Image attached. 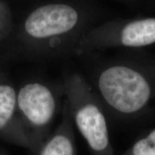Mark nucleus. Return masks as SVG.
<instances>
[{"instance_id":"1","label":"nucleus","mask_w":155,"mask_h":155,"mask_svg":"<svg viewBox=\"0 0 155 155\" xmlns=\"http://www.w3.org/2000/svg\"><path fill=\"white\" fill-rule=\"evenodd\" d=\"M104 19L75 0H40L15 23L5 55L9 61L42 62L74 58L79 42Z\"/></svg>"},{"instance_id":"2","label":"nucleus","mask_w":155,"mask_h":155,"mask_svg":"<svg viewBox=\"0 0 155 155\" xmlns=\"http://www.w3.org/2000/svg\"><path fill=\"white\" fill-rule=\"evenodd\" d=\"M113 50L78 57L81 71L106 112L124 119L155 114V53L144 49Z\"/></svg>"},{"instance_id":"3","label":"nucleus","mask_w":155,"mask_h":155,"mask_svg":"<svg viewBox=\"0 0 155 155\" xmlns=\"http://www.w3.org/2000/svg\"><path fill=\"white\" fill-rule=\"evenodd\" d=\"M61 82L73 124L94 155H113L106 112L100 98L81 71L64 69Z\"/></svg>"},{"instance_id":"4","label":"nucleus","mask_w":155,"mask_h":155,"mask_svg":"<svg viewBox=\"0 0 155 155\" xmlns=\"http://www.w3.org/2000/svg\"><path fill=\"white\" fill-rule=\"evenodd\" d=\"M64 96L61 80L32 78L17 86L19 116L33 141L37 153L50 134Z\"/></svg>"},{"instance_id":"5","label":"nucleus","mask_w":155,"mask_h":155,"mask_svg":"<svg viewBox=\"0 0 155 155\" xmlns=\"http://www.w3.org/2000/svg\"><path fill=\"white\" fill-rule=\"evenodd\" d=\"M155 44V17L105 20L83 35L74 58L94 52L144 49Z\"/></svg>"},{"instance_id":"6","label":"nucleus","mask_w":155,"mask_h":155,"mask_svg":"<svg viewBox=\"0 0 155 155\" xmlns=\"http://www.w3.org/2000/svg\"><path fill=\"white\" fill-rule=\"evenodd\" d=\"M0 139L36 155L35 146L19 116L17 85L5 68L0 70Z\"/></svg>"},{"instance_id":"7","label":"nucleus","mask_w":155,"mask_h":155,"mask_svg":"<svg viewBox=\"0 0 155 155\" xmlns=\"http://www.w3.org/2000/svg\"><path fill=\"white\" fill-rule=\"evenodd\" d=\"M36 155H76L74 124L65 97L61 122L44 141Z\"/></svg>"},{"instance_id":"8","label":"nucleus","mask_w":155,"mask_h":155,"mask_svg":"<svg viewBox=\"0 0 155 155\" xmlns=\"http://www.w3.org/2000/svg\"><path fill=\"white\" fill-rule=\"evenodd\" d=\"M15 23L10 4L7 0H0V54L5 58V51L14 34Z\"/></svg>"},{"instance_id":"9","label":"nucleus","mask_w":155,"mask_h":155,"mask_svg":"<svg viewBox=\"0 0 155 155\" xmlns=\"http://www.w3.org/2000/svg\"><path fill=\"white\" fill-rule=\"evenodd\" d=\"M127 155H155V129L135 142Z\"/></svg>"},{"instance_id":"10","label":"nucleus","mask_w":155,"mask_h":155,"mask_svg":"<svg viewBox=\"0 0 155 155\" xmlns=\"http://www.w3.org/2000/svg\"><path fill=\"white\" fill-rule=\"evenodd\" d=\"M7 62H8L7 60L2 54H0V70L6 67V64Z\"/></svg>"},{"instance_id":"11","label":"nucleus","mask_w":155,"mask_h":155,"mask_svg":"<svg viewBox=\"0 0 155 155\" xmlns=\"http://www.w3.org/2000/svg\"><path fill=\"white\" fill-rule=\"evenodd\" d=\"M0 155H9V154L6 152L5 150H4V148H2V147L0 146Z\"/></svg>"}]
</instances>
